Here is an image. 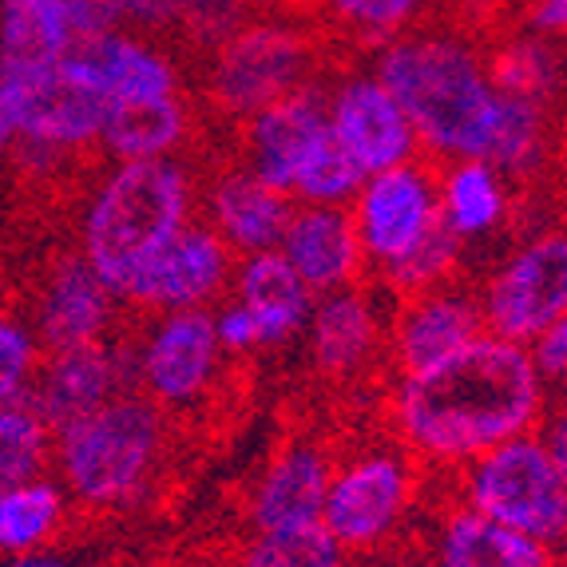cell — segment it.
I'll return each mask as SVG.
<instances>
[{
    "mask_svg": "<svg viewBox=\"0 0 567 567\" xmlns=\"http://www.w3.org/2000/svg\"><path fill=\"white\" fill-rule=\"evenodd\" d=\"M539 416L544 378L528 346L496 333H481L421 373H401L393 393V425L405 449L436 464H468L532 433Z\"/></svg>",
    "mask_w": 567,
    "mask_h": 567,
    "instance_id": "obj_1",
    "label": "cell"
},
{
    "mask_svg": "<svg viewBox=\"0 0 567 567\" xmlns=\"http://www.w3.org/2000/svg\"><path fill=\"white\" fill-rule=\"evenodd\" d=\"M378 80L433 159H488L501 92L468 44L453 37L393 40L378 56Z\"/></svg>",
    "mask_w": 567,
    "mask_h": 567,
    "instance_id": "obj_2",
    "label": "cell"
},
{
    "mask_svg": "<svg viewBox=\"0 0 567 567\" xmlns=\"http://www.w3.org/2000/svg\"><path fill=\"white\" fill-rule=\"evenodd\" d=\"M190 175L175 159L112 163L87 195L80 255L123 302L140 270L190 223Z\"/></svg>",
    "mask_w": 567,
    "mask_h": 567,
    "instance_id": "obj_3",
    "label": "cell"
},
{
    "mask_svg": "<svg viewBox=\"0 0 567 567\" xmlns=\"http://www.w3.org/2000/svg\"><path fill=\"white\" fill-rule=\"evenodd\" d=\"M163 441V409L147 393L132 389L52 433V461L68 501L84 508H120L147 488Z\"/></svg>",
    "mask_w": 567,
    "mask_h": 567,
    "instance_id": "obj_4",
    "label": "cell"
},
{
    "mask_svg": "<svg viewBox=\"0 0 567 567\" xmlns=\"http://www.w3.org/2000/svg\"><path fill=\"white\" fill-rule=\"evenodd\" d=\"M464 504L539 544H567V481L536 433L512 436L504 445L461 464Z\"/></svg>",
    "mask_w": 567,
    "mask_h": 567,
    "instance_id": "obj_5",
    "label": "cell"
},
{
    "mask_svg": "<svg viewBox=\"0 0 567 567\" xmlns=\"http://www.w3.org/2000/svg\"><path fill=\"white\" fill-rule=\"evenodd\" d=\"M310 84V40L290 24H246L215 48L207 72L210 104L230 120H250Z\"/></svg>",
    "mask_w": 567,
    "mask_h": 567,
    "instance_id": "obj_6",
    "label": "cell"
},
{
    "mask_svg": "<svg viewBox=\"0 0 567 567\" xmlns=\"http://www.w3.org/2000/svg\"><path fill=\"white\" fill-rule=\"evenodd\" d=\"M132 389H140V341L132 346L112 333L104 341L44 353L29 385V405L52 433H60Z\"/></svg>",
    "mask_w": 567,
    "mask_h": 567,
    "instance_id": "obj_7",
    "label": "cell"
},
{
    "mask_svg": "<svg viewBox=\"0 0 567 567\" xmlns=\"http://www.w3.org/2000/svg\"><path fill=\"white\" fill-rule=\"evenodd\" d=\"M484 330L508 341H536L551 322L567 318V235L551 230L524 246L520 255L484 290Z\"/></svg>",
    "mask_w": 567,
    "mask_h": 567,
    "instance_id": "obj_8",
    "label": "cell"
},
{
    "mask_svg": "<svg viewBox=\"0 0 567 567\" xmlns=\"http://www.w3.org/2000/svg\"><path fill=\"white\" fill-rule=\"evenodd\" d=\"M223 346L215 310H171L140 341V393L159 409H187L215 385Z\"/></svg>",
    "mask_w": 567,
    "mask_h": 567,
    "instance_id": "obj_9",
    "label": "cell"
},
{
    "mask_svg": "<svg viewBox=\"0 0 567 567\" xmlns=\"http://www.w3.org/2000/svg\"><path fill=\"white\" fill-rule=\"evenodd\" d=\"M436 187L441 179L433 175V155L378 171L361 183L353 199V223H358L369 262L389 266L413 250V243L425 235L441 210Z\"/></svg>",
    "mask_w": 567,
    "mask_h": 567,
    "instance_id": "obj_10",
    "label": "cell"
},
{
    "mask_svg": "<svg viewBox=\"0 0 567 567\" xmlns=\"http://www.w3.org/2000/svg\"><path fill=\"white\" fill-rule=\"evenodd\" d=\"M413 496V473L393 453H369L333 468L330 492H326L322 524L346 551L373 548L405 516Z\"/></svg>",
    "mask_w": 567,
    "mask_h": 567,
    "instance_id": "obj_11",
    "label": "cell"
},
{
    "mask_svg": "<svg viewBox=\"0 0 567 567\" xmlns=\"http://www.w3.org/2000/svg\"><path fill=\"white\" fill-rule=\"evenodd\" d=\"M230 266H235V250L223 243V235L210 223L190 218L187 227L143 266L132 290L123 293V302L155 313L199 310L227 290Z\"/></svg>",
    "mask_w": 567,
    "mask_h": 567,
    "instance_id": "obj_12",
    "label": "cell"
},
{
    "mask_svg": "<svg viewBox=\"0 0 567 567\" xmlns=\"http://www.w3.org/2000/svg\"><path fill=\"white\" fill-rule=\"evenodd\" d=\"M330 127L350 159L365 171V179L378 171L413 163L421 152L409 115L378 76L341 80L338 92L330 95Z\"/></svg>",
    "mask_w": 567,
    "mask_h": 567,
    "instance_id": "obj_13",
    "label": "cell"
},
{
    "mask_svg": "<svg viewBox=\"0 0 567 567\" xmlns=\"http://www.w3.org/2000/svg\"><path fill=\"white\" fill-rule=\"evenodd\" d=\"M115 298L107 282L95 275L87 258L64 255L52 262L37 293V310H32V333H37L40 350L56 353L87 341H104L115 330Z\"/></svg>",
    "mask_w": 567,
    "mask_h": 567,
    "instance_id": "obj_14",
    "label": "cell"
},
{
    "mask_svg": "<svg viewBox=\"0 0 567 567\" xmlns=\"http://www.w3.org/2000/svg\"><path fill=\"white\" fill-rule=\"evenodd\" d=\"M330 127V100L322 87H298L293 95L278 100V104L262 107L258 115L243 120V147L246 163L243 167L262 179L266 187L290 195L293 171L306 159L318 135Z\"/></svg>",
    "mask_w": 567,
    "mask_h": 567,
    "instance_id": "obj_15",
    "label": "cell"
},
{
    "mask_svg": "<svg viewBox=\"0 0 567 567\" xmlns=\"http://www.w3.org/2000/svg\"><path fill=\"white\" fill-rule=\"evenodd\" d=\"M278 255L293 266L310 293H333L353 286L365 275V246H361L353 210L298 203L278 243Z\"/></svg>",
    "mask_w": 567,
    "mask_h": 567,
    "instance_id": "obj_16",
    "label": "cell"
},
{
    "mask_svg": "<svg viewBox=\"0 0 567 567\" xmlns=\"http://www.w3.org/2000/svg\"><path fill=\"white\" fill-rule=\"evenodd\" d=\"M60 64L68 76H76L80 84L104 95L107 104L179 95V72H175L171 56H163L147 40L123 37V32L76 40Z\"/></svg>",
    "mask_w": 567,
    "mask_h": 567,
    "instance_id": "obj_17",
    "label": "cell"
},
{
    "mask_svg": "<svg viewBox=\"0 0 567 567\" xmlns=\"http://www.w3.org/2000/svg\"><path fill=\"white\" fill-rule=\"evenodd\" d=\"M107 100L68 76L64 64H52L37 72L24 104V127L20 143L44 147L52 155H84L87 147H100V127H104Z\"/></svg>",
    "mask_w": 567,
    "mask_h": 567,
    "instance_id": "obj_18",
    "label": "cell"
},
{
    "mask_svg": "<svg viewBox=\"0 0 567 567\" xmlns=\"http://www.w3.org/2000/svg\"><path fill=\"white\" fill-rule=\"evenodd\" d=\"M333 481V461L318 445H290L266 464L258 476L246 516L255 532H282V528H306L322 520L326 492Z\"/></svg>",
    "mask_w": 567,
    "mask_h": 567,
    "instance_id": "obj_19",
    "label": "cell"
},
{
    "mask_svg": "<svg viewBox=\"0 0 567 567\" xmlns=\"http://www.w3.org/2000/svg\"><path fill=\"white\" fill-rule=\"evenodd\" d=\"M484 330V313L473 298L433 290L421 298H409L393 326V361L401 373H421L436 361L453 358Z\"/></svg>",
    "mask_w": 567,
    "mask_h": 567,
    "instance_id": "obj_20",
    "label": "cell"
},
{
    "mask_svg": "<svg viewBox=\"0 0 567 567\" xmlns=\"http://www.w3.org/2000/svg\"><path fill=\"white\" fill-rule=\"evenodd\" d=\"M298 203L282 190L266 187L246 167L223 171L207 187L210 227L223 235V243L235 255H258V250H278Z\"/></svg>",
    "mask_w": 567,
    "mask_h": 567,
    "instance_id": "obj_21",
    "label": "cell"
},
{
    "mask_svg": "<svg viewBox=\"0 0 567 567\" xmlns=\"http://www.w3.org/2000/svg\"><path fill=\"white\" fill-rule=\"evenodd\" d=\"M235 302L250 310L262 346H282L310 322L313 293L278 250L246 255L235 270Z\"/></svg>",
    "mask_w": 567,
    "mask_h": 567,
    "instance_id": "obj_22",
    "label": "cell"
},
{
    "mask_svg": "<svg viewBox=\"0 0 567 567\" xmlns=\"http://www.w3.org/2000/svg\"><path fill=\"white\" fill-rule=\"evenodd\" d=\"M187 104L179 95L159 100H123L107 104L104 127H100V152L115 163L132 159H171L187 140Z\"/></svg>",
    "mask_w": 567,
    "mask_h": 567,
    "instance_id": "obj_23",
    "label": "cell"
},
{
    "mask_svg": "<svg viewBox=\"0 0 567 567\" xmlns=\"http://www.w3.org/2000/svg\"><path fill=\"white\" fill-rule=\"evenodd\" d=\"M310 350L313 361L330 378H353L373 350H378V313L361 290L322 293L310 313Z\"/></svg>",
    "mask_w": 567,
    "mask_h": 567,
    "instance_id": "obj_24",
    "label": "cell"
},
{
    "mask_svg": "<svg viewBox=\"0 0 567 567\" xmlns=\"http://www.w3.org/2000/svg\"><path fill=\"white\" fill-rule=\"evenodd\" d=\"M441 564L445 567H556V551L539 539L488 520L468 504L453 508L441 528Z\"/></svg>",
    "mask_w": 567,
    "mask_h": 567,
    "instance_id": "obj_25",
    "label": "cell"
},
{
    "mask_svg": "<svg viewBox=\"0 0 567 567\" xmlns=\"http://www.w3.org/2000/svg\"><path fill=\"white\" fill-rule=\"evenodd\" d=\"M68 492L60 481L29 476L0 488V559L44 551L68 520Z\"/></svg>",
    "mask_w": 567,
    "mask_h": 567,
    "instance_id": "obj_26",
    "label": "cell"
},
{
    "mask_svg": "<svg viewBox=\"0 0 567 567\" xmlns=\"http://www.w3.org/2000/svg\"><path fill=\"white\" fill-rule=\"evenodd\" d=\"M72 32L60 0H0V60L20 68H52L68 56Z\"/></svg>",
    "mask_w": 567,
    "mask_h": 567,
    "instance_id": "obj_27",
    "label": "cell"
},
{
    "mask_svg": "<svg viewBox=\"0 0 567 567\" xmlns=\"http://www.w3.org/2000/svg\"><path fill=\"white\" fill-rule=\"evenodd\" d=\"M436 199H441L445 223L461 238L484 235L504 218V187L496 179V167L481 159H456L441 175Z\"/></svg>",
    "mask_w": 567,
    "mask_h": 567,
    "instance_id": "obj_28",
    "label": "cell"
},
{
    "mask_svg": "<svg viewBox=\"0 0 567 567\" xmlns=\"http://www.w3.org/2000/svg\"><path fill=\"white\" fill-rule=\"evenodd\" d=\"M361 183H365V171L350 159V152L341 147V140L333 135V127H326L318 135L306 159L293 171V203H313V207H346V203L358 199Z\"/></svg>",
    "mask_w": 567,
    "mask_h": 567,
    "instance_id": "obj_29",
    "label": "cell"
},
{
    "mask_svg": "<svg viewBox=\"0 0 567 567\" xmlns=\"http://www.w3.org/2000/svg\"><path fill=\"white\" fill-rule=\"evenodd\" d=\"M461 243L464 238L436 210V218L429 223L425 235L413 243V250L401 255L398 262L381 266L385 270V286H393V293H401V302L441 290L449 282V275L456 270V262H461Z\"/></svg>",
    "mask_w": 567,
    "mask_h": 567,
    "instance_id": "obj_30",
    "label": "cell"
},
{
    "mask_svg": "<svg viewBox=\"0 0 567 567\" xmlns=\"http://www.w3.org/2000/svg\"><path fill=\"white\" fill-rule=\"evenodd\" d=\"M52 461V429L24 401H0V488L44 476Z\"/></svg>",
    "mask_w": 567,
    "mask_h": 567,
    "instance_id": "obj_31",
    "label": "cell"
},
{
    "mask_svg": "<svg viewBox=\"0 0 567 567\" xmlns=\"http://www.w3.org/2000/svg\"><path fill=\"white\" fill-rule=\"evenodd\" d=\"M235 567H346V548L318 520L306 528L258 532Z\"/></svg>",
    "mask_w": 567,
    "mask_h": 567,
    "instance_id": "obj_32",
    "label": "cell"
},
{
    "mask_svg": "<svg viewBox=\"0 0 567 567\" xmlns=\"http://www.w3.org/2000/svg\"><path fill=\"white\" fill-rule=\"evenodd\" d=\"M484 72H488V84L504 95H520V100H548L559 84V64L556 52H551L544 40H512L501 44L484 60Z\"/></svg>",
    "mask_w": 567,
    "mask_h": 567,
    "instance_id": "obj_33",
    "label": "cell"
},
{
    "mask_svg": "<svg viewBox=\"0 0 567 567\" xmlns=\"http://www.w3.org/2000/svg\"><path fill=\"white\" fill-rule=\"evenodd\" d=\"M539 140H544V112H539V104L501 92L496 132H492L488 159L484 163L496 171H520V167H528V163H536Z\"/></svg>",
    "mask_w": 567,
    "mask_h": 567,
    "instance_id": "obj_34",
    "label": "cell"
},
{
    "mask_svg": "<svg viewBox=\"0 0 567 567\" xmlns=\"http://www.w3.org/2000/svg\"><path fill=\"white\" fill-rule=\"evenodd\" d=\"M40 358H44V350H40L32 326L12 318V313H0V401L29 398Z\"/></svg>",
    "mask_w": 567,
    "mask_h": 567,
    "instance_id": "obj_35",
    "label": "cell"
},
{
    "mask_svg": "<svg viewBox=\"0 0 567 567\" xmlns=\"http://www.w3.org/2000/svg\"><path fill=\"white\" fill-rule=\"evenodd\" d=\"M341 29L350 37H389L398 32L401 24H409L425 0H326Z\"/></svg>",
    "mask_w": 567,
    "mask_h": 567,
    "instance_id": "obj_36",
    "label": "cell"
},
{
    "mask_svg": "<svg viewBox=\"0 0 567 567\" xmlns=\"http://www.w3.org/2000/svg\"><path fill=\"white\" fill-rule=\"evenodd\" d=\"M246 24H250V0H190L179 29L190 37V44L215 52Z\"/></svg>",
    "mask_w": 567,
    "mask_h": 567,
    "instance_id": "obj_37",
    "label": "cell"
},
{
    "mask_svg": "<svg viewBox=\"0 0 567 567\" xmlns=\"http://www.w3.org/2000/svg\"><path fill=\"white\" fill-rule=\"evenodd\" d=\"M44 68H20L0 60V159H9L20 143V127H24V104H29L32 80Z\"/></svg>",
    "mask_w": 567,
    "mask_h": 567,
    "instance_id": "obj_38",
    "label": "cell"
},
{
    "mask_svg": "<svg viewBox=\"0 0 567 567\" xmlns=\"http://www.w3.org/2000/svg\"><path fill=\"white\" fill-rule=\"evenodd\" d=\"M60 12L68 20L72 44L76 40L112 37L123 29V0H60Z\"/></svg>",
    "mask_w": 567,
    "mask_h": 567,
    "instance_id": "obj_39",
    "label": "cell"
},
{
    "mask_svg": "<svg viewBox=\"0 0 567 567\" xmlns=\"http://www.w3.org/2000/svg\"><path fill=\"white\" fill-rule=\"evenodd\" d=\"M532 346V365L544 381H567V318L551 322Z\"/></svg>",
    "mask_w": 567,
    "mask_h": 567,
    "instance_id": "obj_40",
    "label": "cell"
},
{
    "mask_svg": "<svg viewBox=\"0 0 567 567\" xmlns=\"http://www.w3.org/2000/svg\"><path fill=\"white\" fill-rule=\"evenodd\" d=\"M215 330H218V346L230 353H250L262 346V341H258L255 318H250V310H246L243 302L223 306V310L215 313Z\"/></svg>",
    "mask_w": 567,
    "mask_h": 567,
    "instance_id": "obj_41",
    "label": "cell"
},
{
    "mask_svg": "<svg viewBox=\"0 0 567 567\" xmlns=\"http://www.w3.org/2000/svg\"><path fill=\"white\" fill-rule=\"evenodd\" d=\"M190 0H123V24L135 29H179Z\"/></svg>",
    "mask_w": 567,
    "mask_h": 567,
    "instance_id": "obj_42",
    "label": "cell"
},
{
    "mask_svg": "<svg viewBox=\"0 0 567 567\" xmlns=\"http://www.w3.org/2000/svg\"><path fill=\"white\" fill-rule=\"evenodd\" d=\"M532 29L536 32H567V0H536L532 4Z\"/></svg>",
    "mask_w": 567,
    "mask_h": 567,
    "instance_id": "obj_43",
    "label": "cell"
},
{
    "mask_svg": "<svg viewBox=\"0 0 567 567\" xmlns=\"http://www.w3.org/2000/svg\"><path fill=\"white\" fill-rule=\"evenodd\" d=\"M539 441H544V449H548L551 461H556L559 476L567 481V409L556 416V421H551L548 429H544V436H539Z\"/></svg>",
    "mask_w": 567,
    "mask_h": 567,
    "instance_id": "obj_44",
    "label": "cell"
},
{
    "mask_svg": "<svg viewBox=\"0 0 567 567\" xmlns=\"http://www.w3.org/2000/svg\"><path fill=\"white\" fill-rule=\"evenodd\" d=\"M0 567H76L72 559L56 556V551H32V556H12V559H0Z\"/></svg>",
    "mask_w": 567,
    "mask_h": 567,
    "instance_id": "obj_45",
    "label": "cell"
},
{
    "mask_svg": "<svg viewBox=\"0 0 567 567\" xmlns=\"http://www.w3.org/2000/svg\"><path fill=\"white\" fill-rule=\"evenodd\" d=\"M441 567H445V564H441Z\"/></svg>",
    "mask_w": 567,
    "mask_h": 567,
    "instance_id": "obj_46",
    "label": "cell"
}]
</instances>
